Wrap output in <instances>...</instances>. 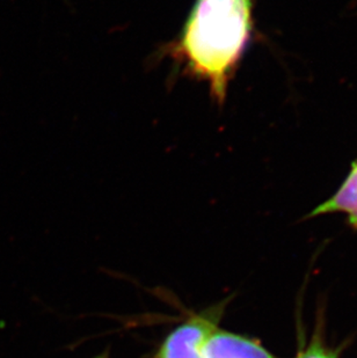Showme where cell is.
Segmentation results:
<instances>
[{
	"label": "cell",
	"instance_id": "cell-1",
	"mask_svg": "<svg viewBox=\"0 0 357 358\" xmlns=\"http://www.w3.org/2000/svg\"><path fill=\"white\" fill-rule=\"evenodd\" d=\"M251 8V0H196L182 33L187 63L209 81L219 100L250 38Z\"/></svg>",
	"mask_w": 357,
	"mask_h": 358
},
{
	"label": "cell",
	"instance_id": "cell-2",
	"mask_svg": "<svg viewBox=\"0 0 357 358\" xmlns=\"http://www.w3.org/2000/svg\"><path fill=\"white\" fill-rule=\"evenodd\" d=\"M229 299L189 315L166 335L151 358H203L206 338L218 327Z\"/></svg>",
	"mask_w": 357,
	"mask_h": 358
},
{
	"label": "cell",
	"instance_id": "cell-3",
	"mask_svg": "<svg viewBox=\"0 0 357 358\" xmlns=\"http://www.w3.org/2000/svg\"><path fill=\"white\" fill-rule=\"evenodd\" d=\"M203 358H279L248 335L217 327L206 338Z\"/></svg>",
	"mask_w": 357,
	"mask_h": 358
},
{
	"label": "cell",
	"instance_id": "cell-4",
	"mask_svg": "<svg viewBox=\"0 0 357 358\" xmlns=\"http://www.w3.org/2000/svg\"><path fill=\"white\" fill-rule=\"evenodd\" d=\"M293 358H339L335 349H332L323 342L321 331L317 329L312 335L310 342L300 347Z\"/></svg>",
	"mask_w": 357,
	"mask_h": 358
},
{
	"label": "cell",
	"instance_id": "cell-5",
	"mask_svg": "<svg viewBox=\"0 0 357 358\" xmlns=\"http://www.w3.org/2000/svg\"><path fill=\"white\" fill-rule=\"evenodd\" d=\"M94 358H111V356H109V352H104L102 354H99L98 356H95Z\"/></svg>",
	"mask_w": 357,
	"mask_h": 358
}]
</instances>
